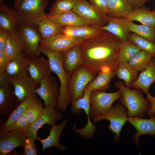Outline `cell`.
Returning a JSON list of instances; mask_svg holds the SVG:
<instances>
[{
  "label": "cell",
  "mask_w": 155,
  "mask_h": 155,
  "mask_svg": "<svg viewBox=\"0 0 155 155\" xmlns=\"http://www.w3.org/2000/svg\"><path fill=\"white\" fill-rule=\"evenodd\" d=\"M121 42L105 30L97 36L84 40L79 45L81 64L92 74L115 71L119 62L118 55Z\"/></svg>",
  "instance_id": "6da1fadb"
},
{
  "label": "cell",
  "mask_w": 155,
  "mask_h": 155,
  "mask_svg": "<svg viewBox=\"0 0 155 155\" xmlns=\"http://www.w3.org/2000/svg\"><path fill=\"white\" fill-rule=\"evenodd\" d=\"M38 53V55L42 54L48 57L51 71L56 74L59 80L60 94L58 110L64 112L71 101L67 92V87L70 82L71 76L66 71L63 66L62 53L51 51L40 44Z\"/></svg>",
  "instance_id": "7a4b0ae2"
},
{
  "label": "cell",
  "mask_w": 155,
  "mask_h": 155,
  "mask_svg": "<svg viewBox=\"0 0 155 155\" xmlns=\"http://www.w3.org/2000/svg\"><path fill=\"white\" fill-rule=\"evenodd\" d=\"M115 85L121 92L122 96L119 99L127 109L128 118H143L150 105L144 97L142 91L138 88L132 89L127 87L122 80L116 81Z\"/></svg>",
  "instance_id": "3957f363"
},
{
  "label": "cell",
  "mask_w": 155,
  "mask_h": 155,
  "mask_svg": "<svg viewBox=\"0 0 155 155\" xmlns=\"http://www.w3.org/2000/svg\"><path fill=\"white\" fill-rule=\"evenodd\" d=\"M49 3L48 0H23L13 8L20 24L36 27L46 14Z\"/></svg>",
  "instance_id": "277c9868"
},
{
  "label": "cell",
  "mask_w": 155,
  "mask_h": 155,
  "mask_svg": "<svg viewBox=\"0 0 155 155\" xmlns=\"http://www.w3.org/2000/svg\"><path fill=\"white\" fill-rule=\"evenodd\" d=\"M94 122L102 120H107L110 122L108 129L115 134L113 142H118L121 137V131L125 123L128 121L127 111L126 108L121 104L112 106L106 112L92 117Z\"/></svg>",
  "instance_id": "5b68a950"
},
{
  "label": "cell",
  "mask_w": 155,
  "mask_h": 155,
  "mask_svg": "<svg viewBox=\"0 0 155 155\" xmlns=\"http://www.w3.org/2000/svg\"><path fill=\"white\" fill-rule=\"evenodd\" d=\"M71 76L70 80L67 87V92L71 101L83 96L85 88L96 76L81 65L72 73Z\"/></svg>",
  "instance_id": "8992f818"
},
{
  "label": "cell",
  "mask_w": 155,
  "mask_h": 155,
  "mask_svg": "<svg viewBox=\"0 0 155 155\" xmlns=\"http://www.w3.org/2000/svg\"><path fill=\"white\" fill-rule=\"evenodd\" d=\"M84 95L82 97L71 102V111L73 114L77 115L81 113V109L84 110L87 116V123L83 128L79 129L73 127L72 129L85 139L88 140L93 137L96 130V127L91 122L90 118V96L91 91L86 88L84 89Z\"/></svg>",
  "instance_id": "52a82bcc"
},
{
  "label": "cell",
  "mask_w": 155,
  "mask_h": 155,
  "mask_svg": "<svg viewBox=\"0 0 155 155\" xmlns=\"http://www.w3.org/2000/svg\"><path fill=\"white\" fill-rule=\"evenodd\" d=\"M18 33L22 50L30 58L37 57L38 49L42 38L36 27L20 24Z\"/></svg>",
  "instance_id": "ba28073f"
},
{
  "label": "cell",
  "mask_w": 155,
  "mask_h": 155,
  "mask_svg": "<svg viewBox=\"0 0 155 155\" xmlns=\"http://www.w3.org/2000/svg\"><path fill=\"white\" fill-rule=\"evenodd\" d=\"M122 95L119 90L113 93H107L102 90L91 91L90 96V117H92L106 112L111 108L114 102Z\"/></svg>",
  "instance_id": "9c48e42d"
},
{
  "label": "cell",
  "mask_w": 155,
  "mask_h": 155,
  "mask_svg": "<svg viewBox=\"0 0 155 155\" xmlns=\"http://www.w3.org/2000/svg\"><path fill=\"white\" fill-rule=\"evenodd\" d=\"M39 84L40 86L34 90L43 100L45 107L52 106L58 108L60 88L57 81L51 74L44 78Z\"/></svg>",
  "instance_id": "30bf717a"
},
{
  "label": "cell",
  "mask_w": 155,
  "mask_h": 155,
  "mask_svg": "<svg viewBox=\"0 0 155 155\" xmlns=\"http://www.w3.org/2000/svg\"><path fill=\"white\" fill-rule=\"evenodd\" d=\"M73 11L79 15L90 25L98 27L106 25V16L103 15L87 0H77Z\"/></svg>",
  "instance_id": "8fae6325"
},
{
  "label": "cell",
  "mask_w": 155,
  "mask_h": 155,
  "mask_svg": "<svg viewBox=\"0 0 155 155\" xmlns=\"http://www.w3.org/2000/svg\"><path fill=\"white\" fill-rule=\"evenodd\" d=\"M5 72H0V116L10 114L17 107L19 102L11 92Z\"/></svg>",
  "instance_id": "7c38bea8"
},
{
  "label": "cell",
  "mask_w": 155,
  "mask_h": 155,
  "mask_svg": "<svg viewBox=\"0 0 155 155\" xmlns=\"http://www.w3.org/2000/svg\"><path fill=\"white\" fill-rule=\"evenodd\" d=\"M84 40L61 34L42 39L40 45L51 51L63 53L73 46L80 44Z\"/></svg>",
  "instance_id": "4fadbf2b"
},
{
  "label": "cell",
  "mask_w": 155,
  "mask_h": 155,
  "mask_svg": "<svg viewBox=\"0 0 155 155\" xmlns=\"http://www.w3.org/2000/svg\"><path fill=\"white\" fill-rule=\"evenodd\" d=\"M27 136L26 132L19 130H0V155H7L16 148L22 146Z\"/></svg>",
  "instance_id": "5bb4252c"
},
{
  "label": "cell",
  "mask_w": 155,
  "mask_h": 155,
  "mask_svg": "<svg viewBox=\"0 0 155 155\" xmlns=\"http://www.w3.org/2000/svg\"><path fill=\"white\" fill-rule=\"evenodd\" d=\"M52 106L45 107L43 113L39 118L34 123L31 124L27 133V136L32 138L34 141L39 137L37 132L44 125L47 124L51 126L55 122L62 119L63 116L59 111Z\"/></svg>",
  "instance_id": "9a60e30c"
},
{
  "label": "cell",
  "mask_w": 155,
  "mask_h": 155,
  "mask_svg": "<svg viewBox=\"0 0 155 155\" xmlns=\"http://www.w3.org/2000/svg\"><path fill=\"white\" fill-rule=\"evenodd\" d=\"M7 77L9 82L13 86V93L17 97L19 102H21L27 98L35 95L34 90L38 88L37 83L30 76H27L19 79Z\"/></svg>",
  "instance_id": "2e32d148"
},
{
  "label": "cell",
  "mask_w": 155,
  "mask_h": 155,
  "mask_svg": "<svg viewBox=\"0 0 155 155\" xmlns=\"http://www.w3.org/2000/svg\"><path fill=\"white\" fill-rule=\"evenodd\" d=\"M107 24L99 28L107 31L118 38L121 42L128 40L130 32L128 26L129 20L126 17L114 18L106 16Z\"/></svg>",
  "instance_id": "e0dca14e"
},
{
  "label": "cell",
  "mask_w": 155,
  "mask_h": 155,
  "mask_svg": "<svg viewBox=\"0 0 155 155\" xmlns=\"http://www.w3.org/2000/svg\"><path fill=\"white\" fill-rule=\"evenodd\" d=\"M28 60L22 52L10 59L4 72L6 75L15 79H21L28 76Z\"/></svg>",
  "instance_id": "ac0fdd59"
},
{
  "label": "cell",
  "mask_w": 155,
  "mask_h": 155,
  "mask_svg": "<svg viewBox=\"0 0 155 155\" xmlns=\"http://www.w3.org/2000/svg\"><path fill=\"white\" fill-rule=\"evenodd\" d=\"M28 70L31 77L37 84L51 71L49 59L38 57L28 59Z\"/></svg>",
  "instance_id": "d6986e66"
},
{
  "label": "cell",
  "mask_w": 155,
  "mask_h": 155,
  "mask_svg": "<svg viewBox=\"0 0 155 155\" xmlns=\"http://www.w3.org/2000/svg\"><path fill=\"white\" fill-rule=\"evenodd\" d=\"M128 121L136 130V132L132 137L138 148L139 137L142 135H148L153 136L155 135V116L149 119L139 117L128 118Z\"/></svg>",
  "instance_id": "ffe728a7"
},
{
  "label": "cell",
  "mask_w": 155,
  "mask_h": 155,
  "mask_svg": "<svg viewBox=\"0 0 155 155\" xmlns=\"http://www.w3.org/2000/svg\"><path fill=\"white\" fill-rule=\"evenodd\" d=\"M153 83L155 84V57L151 58L146 67L140 74L132 87L139 89L147 94L149 93L150 87Z\"/></svg>",
  "instance_id": "44dd1931"
},
{
  "label": "cell",
  "mask_w": 155,
  "mask_h": 155,
  "mask_svg": "<svg viewBox=\"0 0 155 155\" xmlns=\"http://www.w3.org/2000/svg\"><path fill=\"white\" fill-rule=\"evenodd\" d=\"M20 23L15 9L0 3V28L9 32H18Z\"/></svg>",
  "instance_id": "7402d4cb"
},
{
  "label": "cell",
  "mask_w": 155,
  "mask_h": 155,
  "mask_svg": "<svg viewBox=\"0 0 155 155\" xmlns=\"http://www.w3.org/2000/svg\"><path fill=\"white\" fill-rule=\"evenodd\" d=\"M67 122V120H65L59 125H56L55 124L52 125L49 130V135L47 137L43 139L39 138L38 140L42 144L41 152L47 148L53 147H56L60 150H66L65 146L60 144L59 138L61 133L65 127Z\"/></svg>",
  "instance_id": "603a6c76"
},
{
  "label": "cell",
  "mask_w": 155,
  "mask_h": 155,
  "mask_svg": "<svg viewBox=\"0 0 155 155\" xmlns=\"http://www.w3.org/2000/svg\"><path fill=\"white\" fill-rule=\"evenodd\" d=\"M103 30L92 26H78L64 27L63 34L83 40L88 39L100 33Z\"/></svg>",
  "instance_id": "cb8c5ba5"
},
{
  "label": "cell",
  "mask_w": 155,
  "mask_h": 155,
  "mask_svg": "<svg viewBox=\"0 0 155 155\" xmlns=\"http://www.w3.org/2000/svg\"><path fill=\"white\" fill-rule=\"evenodd\" d=\"M44 18L50 20L64 27L78 26H91L79 15L73 12L55 16L46 14Z\"/></svg>",
  "instance_id": "d4e9b609"
},
{
  "label": "cell",
  "mask_w": 155,
  "mask_h": 155,
  "mask_svg": "<svg viewBox=\"0 0 155 155\" xmlns=\"http://www.w3.org/2000/svg\"><path fill=\"white\" fill-rule=\"evenodd\" d=\"M62 53L63 65L66 71L71 75L81 64V58L79 45L73 46Z\"/></svg>",
  "instance_id": "484cf974"
},
{
  "label": "cell",
  "mask_w": 155,
  "mask_h": 155,
  "mask_svg": "<svg viewBox=\"0 0 155 155\" xmlns=\"http://www.w3.org/2000/svg\"><path fill=\"white\" fill-rule=\"evenodd\" d=\"M133 9L132 11L126 17L129 21H137L142 24L155 28V9L151 11L144 6Z\"/></svg>",
  "instance_id": "4316f807"
},
{
  "label": "cell",
  "mask_w": 155,
  "mask_h": 155,
  "mask_svg": "<svg viewBox=\"0 0 155 155\" xmlns=\"http://www.w3.org/2000/svg\"><path fill=\"white\" fill-rule=\"evenodd\" d=\"M38 100L35 95L24 99L18 104L17 107L10 114L7 121L1 124L0 130L9 129L14 124L18 119L32 104Z\"/></svg>",
  "instance_id": "83f0119b"
},
{
  "label": "cell",
  "mask_w": 155,
  "mask_h": 155,
  "mask_svg": "<svg viewBox=\"0 0 155 155\" xmlns=\"http://www.w3.org/2000/svg\"><path fill=\"white\" fill-rule=\"evenodd\" d=\"M137 72L130 65L128 62H123L119 63L115 70V75L118 78L124 81L127 87L131 88L133 84L138 77Z\"/></svg>",
  "instance_id": "f1b7e54d"
},
{
  "label": "cell",
  "mask_w": 155,
  "mask_h": 155,
  "mask_svg": "<svg viewBox=\"0 0 155 155\" xmlns=\"http://www.w3.org/2000/svg\"><path fill=\"white\" fill-rule=\"evenodd\" d=\"M115 76V71L101 72L85 88L91 91L96 90L105 91L109 88L111 81Z\"/></svg>",
  "instance_id": "f546056e"
},
{
  "label": "cell",
  "mask_w": 155,
  "mask_h": 155,
  "mask_svg": "<svg viewBox=\"0 0 155 155\" xmlns=\"http://www.w3.org/2000/svg\"><path fill=\"white\" fill-rule=\"evenodd\" d=\"M107 16L114 18L126 17L133 8L126 0H108Z\"/></svg>",
  "instance_id": "4dcf8cb0"
},
{
  "label": "cell",
  "mask_w": 155,
  "mask_h": 155,
  "mask_svg": "<svg viewBox=\"0 0 155 155\" xmlns=\"http://www.w3.org/2000/svg\"><path fill=\"white\" fill-rule=\"evenodd\" d=\"M38 30L42 39L63 34L64 27L48 19L44 18L38 25Z\"/></svg>",
  "instance_id": "1f68e13d"
},
{
  "label": "cell",
  "mask_w": 155,
  "mask_h": 155,
  "mask_svg": "<svg viewBox=\"0 0 155 155\" xmlns=\"http://www.w3.org/2000/svg\"><path fill=\"white\" fill-rule=\"evenodd\" d=\"M141 49L135 43L128 39L121 42L118 55L119 63L128 62Z\"/></svg>",
  "instance_id": "d6a6232c"
},
{
  "label": "cell",
  "mask_w": 155,
  "mask_h": 155,
  "mask_svg": "<svg viewBox=\"0 0 155 155\" xmlns=\"http://www.w3.org/2000/svg\"><path fill=\"white\" fill-rule=\"evenodd\" d=\"M18 32H9L5 44V52L9 59L22 52Z\"/></svg>",
  "instance_id": "836d02e7"
},
{
  "label": "cell",
  "mask_w": 155,
  "mask_h": 155,
  "mask_svg": "<svg viewBox=\"0 0 155 155\" xmlns=\"http://www.w3.org/2000/svg\"><path fill=\"white\" fill-rule=\"evenodd\" d=\"M77 0H55L48 14L55 16L73 12Z\"/></svg>",
  "instance_id": "e575fe53"
},
{
  "label": "cell",
  "mask_w": 155,
  "mask_h": 155,
  "mask_svg": "<svg viewBox=\"0 0 155 155\" xmlns=\"http://www.w3.org/2000/svg\"><path fill=\"white\" fill-rule=\"evenodd\" d=\"M128 25L130 32L155 43V28L143 24L137 25L129 21Z\"/></svg>",
  "instance_id": "d590c367"
},
{
  "label": "cell",
  "mask_w": 155,
  "mask_h": 155,
  "mask_svg": "<svg viewBox=\"0 0 155 155\" xmlns=\"http://www.w3.org/2000/svg\"><path fill=\"white\" fill-rule=\"evenodd\" d=\"M152 56L147 52L141 50L129 61L130 65L136 71H142L146 67Z\"/></svg>",
  "instance_id": "8d00e7d4"
},
{
  "label": "cell",
  "mask_w": 155,
  "mask_h": 155,
  "mask_svg": "<svg viewBox=\"0 0 155 155\" xmlns=\"http://www.w3.org/2000/svg\"><path fill=\"white\" fill-rule=\"evenodd\" d=\"M128 39L136 44L141 49L155 57V43L132 32H130Z\"/></svg>",
  "instance_id": "74e56055"
},
{
  "label": "cell",
  "mask_w": 155,
  "mask_h": 155,
  "mask_svg": "<svg viewBox=\"0 0 155 155\" xmlns=\"http://www.w3.org/2000/svg\"><path fill=\"white\" fill-rule=\"evenodd\" d=\"M44 108L38 100L31 104L28 108L26 114L28 122L30 124L35 123L42 115Z\"/></svg>",
  "instance_id": "f35d334b"
},
{
  "label": "cell",
  "mask_w": 155,
  "mask_h": 155,
  "mask_svg": "<svg viewBox=\"0 0 155 155\" xmlns=\"http://www.w3.org/2000/svg\"><path fill=\"white\" fill-rule=\"evenodd\" d=\"M27 109H26L18 119L11 128L7 130H19L26 132L27 135L31 125L28 122L26 119V114Z\"/></svg>",
  "instance_id": "ab89813d"
},
{
  "label": "cell",
  "mask_w": 155,
  "mask_h": 155,
  "mask_svg": "<svg viewBox=\"0 0 155 155\" xmlns=\"http://www.w3.org/2000/svg\"><path fill=\"white\" fill-rule=\"evenodd\" d=\"M34 141L30 137L27 136L24 140L22 146L24 150L22 154L23 155H37L38 150Z\"/></svg>",
  "instance_id": "60d3db41"
},
{
  "label": "cell",
  "mask_w": 155,
  "mask_h": 155,
  "mask_svg": "<svg viewBox=\"0 0 155 155\" xmlns=\"http://www.w3.org/2000/svg\"><path fill=\"white\" fill-rule=\"evenodd\" d=\"M88 1L103 15L107 16L108 12V0H88Z\"/></svg>",
  "instance_id": "b9f144b4"
},
{
  "label": "cell",
  "mask_w": 155,
  "mask_h": 155,
  "mask_svg": "<svg viewBox=\"0 0 155 155\" xmlns=\"http://www.w3.org/2000/svg\"><path fill=\"white\" fill-rule=\"evenodd\" d=\"M146 95V99L150 103V107L146 113L151 117L154 116L155 113V96H152L150 93Z\"/></svg>",
  "instance_id": "7bdbcfd3"
},
{
  "label": "cell",
  "mask_w": 155,
  "mask_h": 155,
  "mask_svg": "<svg viewBox=\"0 0 155 155\" xmlns=\"http://www.w3.org/2000/svg\"><path fill=\"white\" fill-rule=\"evenodd\" d=\"M9 32L0 28V51L5 52V44L7 39Z\"/></svg>",
  "instance_id": "ee69618b"
},
{
  "label": "cell",
  "mask_w": 155,
  "mask_h": 155,
  "mask_svg": "<svg viewBox=\"0 0 155 155\" xmlns=\"http://www.w3.org/2000/svg\"><path fill=\"white\" fill-rule=\"evenodd\" d=\"M9 59L5 51H0V72H5Z\"/></svg>",
  "instance_id": "f6af8a7d"
},
{
  "label": "cell",
  "mask_w": 155,
  "mask_h": 155,
  "mask_svg": "<svg viewBox=\"0 0 155 155\" xmlns=\"http://www.w3.org/2000/svg\"><path fill=\"white\" fill-rule=\"evenodd\" d=\"M149 0H126L133 9L140 8L144 6Z\"/></svg>",
  "instance_id": "bcb514c9"
},
{
  "label": "cell",
  "mask_w": 155,
  "mask_h": 155,
  "mask_svg": "<svg viewBox=\"0 0 155 155\" xmlns=\"http://www.w3.org/2000/svg\"><path fill=\"white\" fill-rule=\"evenodd\" d=\"M23 0H14L13 6H16L18 4Z\"/></svg>",
  "instance_id": "7dc6e473"
},
{
  "label": "cell",
  "mask_w": 155,
  "mask_h": 155,
  "mask_svg": "<svg viewBox=\"0 0 155 155\" xmlns=\"http://www.w3.org/2000/svg\"><path fill=\"white\" fill-rule=\"evenodd\" d=\"M3 0H0V3L2 2Z\"/></svg>",
  "instance_id": "c3c4849f"
}]
</instances>
